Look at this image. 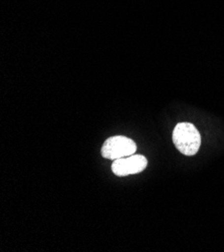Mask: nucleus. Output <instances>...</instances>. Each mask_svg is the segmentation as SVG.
<instances>
[{
	"instance_id": "nucleus-1",
	"label": "nucleus",
	"mask_w": 224,
	"mask_h": 252,
	"mask_svg": "<svg viewBox=\"0 0 224 252\" xmlns=\"http://www.w3.org/2000/svg\"><path fill=\"white\" fill-rule=\"evenodd\" d=\"M173 143L185 156H194L201 146V136L191 123H179L173 131Z\"/></svg>"
},
{
	"instance_id": "nucleus-2",
	"label": "nucleus",
	"mask_w": 224,
	"mask_h": 252,
	"mask_svg": "<svg viewBox=\"0 0 224 252\" xmlns=\"http://www.w3.org/2000/svg\"><path fill=\"white\" fill-rule=\"evenodd\" d=\"M137 151V145L130 138L124 136H115L109 138L103 145L102 156L109 160H117L134 155Z\"/></svg>"
},
{
	"instance_id": "nucleus-3",
	"label": "nucleus",
	"mask_w": 224,
	"mask_h": 252,
	"mask_svg": "<svg viewBox=\"0 0 224 252\" xmlns=\"http://www.w3.org/2000/svg\"><path fill=\"white\" fill-rule=\"evenodd\" d=\"M148 165L147 159L142 155H131L117 159L112 164V171L119 177L139 174L143 172Z\"/></svg>"
}]
</instances>
